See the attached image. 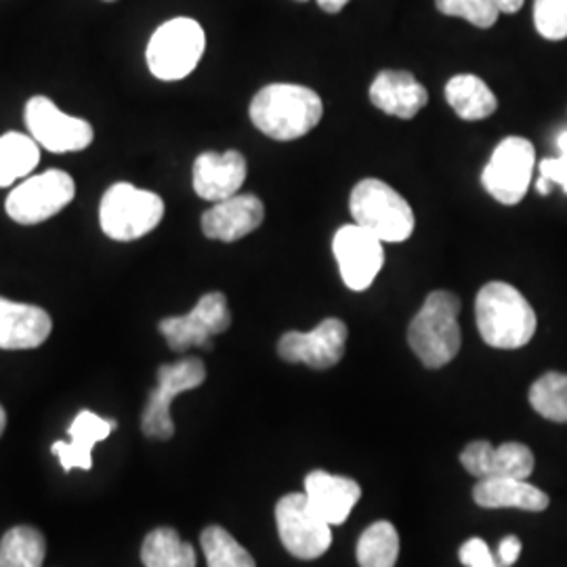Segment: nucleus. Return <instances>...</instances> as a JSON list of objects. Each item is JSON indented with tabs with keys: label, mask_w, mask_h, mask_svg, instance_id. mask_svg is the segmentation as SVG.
Wrapping results in <instances>:
<instances>
[{
	"label": "nucleus",
	"mask_w": 567,
	"mask_h": 567,
	"mask_svg": "<svg viewBox=\"0 0 567 567\" xmlns=\"http://www.w3.org/2000/svg\"><path fill=\"white\" fill-rule=\"evenodd\" d=\"M458 559L465 567H498L496 555L489 550L484 538H471L458 550Z\"/></svg>",
	"instance_id": "473e14b6"
},
{
	"label": "nucleus",
	"mask_w": 567,
	"mask_h": 567,
	"mask_svg": "<svg viewBox=\"0 0 567 567\" xmlns=\"http://www.w3.org/2000/svg\"><path fill=\"white\" fill-rule=\"evenodd\" d=\"M461 299L447 290H433L408 326V343L423 365L437 370L461 351Z\"/></svg>",
	"instance_id": "7ed1b4c3"
},
{
	"label": "nucleus",
	"mask_w": 567,
	"mask_h": 567,
	"mask_svg": "<svg viewBox=\"0 0 567 567\" xmlns=\"http://www.w3.org/2000/svg\"><path fill=\"white\" fill-rule=\"evenodd\" d=\"M4 426H7V412H4V408L0 405V435L4 433Z\"/></svg>",
	"instance_id": "4c0bfd02"
},
{
	"label": "nucleus",
	"mask_w": 567,
	"mask_h": 567,
	"mask_svg": "<svg viewBox=\"0 0 567 567\" xmlns=\"http://www.w3.org/2000/svg\"><path fill=\"white\" fill-rule=\"evenodd\" d=\"M299 2H305V0H299Z\"/></svg>",
	"instance_id": "ea45409f"
},
{
	"label": "nucleus",
	"mask_w": 567,
	"mask_h": 567,
	"mask_svg": "<svg viewBox=\"0 0 567 567\" xmlns=\"http://www.w3.org/2000/svg\"><path fill=\"white\" fill-rule=\"evenodd\" d=\"M265 219V206L255 194H236L215 203L203 215L206 238L219 243H238L259 229Z\"/></svg>",
	"instance_id": "dca6fc26"
},
{
	"label": "nucleus",
	"mask_w": 567,
	"mask_h": 567,
	"mask_svg": "<svg viewBox=\"0 0 567 567\" xmlns=\"http://www.w3.org/2000/svg\"><path fill=\"white\" fill-rule=\"evenodd\" d=\"M145 567H196V550L173 527L152 529L142 547Z\"/></svg>",
	"instance_id": "b1692460"
},
{
	"label": "nucleus",
	"mask_w": 567,
	"mask_h": 567,
	"mask_svg": "<svg viewBox=\"0 0 567 567\" xmlns=\"http://www.w3.org/2000/svg\"><path fill=\"white\" fill-rule=\"evenodd\" d=\"M534 166L536 150L532 142L524 137H507L496 145L482 173V183L494 200L515 206L526 198Z\"/></svg>",
	"instance_id": "9d476101"
},
{
	"label": "nucleus",
	"mask_w": 567,
	"mask_h": 567,
	"mask_svg": "<svg viewBox=\"0 0 567 567\" xmlns=\"http://www.w3.org/2000/svg\"><path fill=\"white\" fill-rule=\"evenodd\" d=\"M475 320L484 343L494 349H519L536 332V313L526 297L507 282H489L475 299Z\"/></svg>",
	"instance_id": "f03ea898"
},
{
	"label": "nucleus",
	"mask_w": 567,
	"mask_h": 567,
	"mask_svg": "<svg viewBox=\"0 0 567 567\" xmlns=\"http://www.w3.org/2000/svg\"><path fill=\"white\" fill-rule=\"evenodd\" d=\"M206 49L203 25L189 18L163 23L147 42V68L158 81H183L200 63Z\"/></svg>",
	"instance_id": "423d86ee"
},
{
	"label": "nucleus",
	"mask_w": 567,
	"mask_h": 567,
	"mask_svg": "<svg viewBox=\"0 0 567 567\" xmlns=\"http://www.w3.org/2000/svg\"><path fill=\"white\" fill-rule=\"evenodd\" d=\"M118 426L116 421H105L91 410H82L70 425V442H55L51 452L60 458L65 473L72 468L91 471L93 468V447L110 437V433Z\"/></svg>",
	"instance_id": "412c9836"
},
{
	"label": "nucleus",
	"mask_w": 567,
	"mask_h": 567,
	"mask_svg": "<svg viewBox=\"0 0 567 567\" xmlns=\"http://www.w3.org/2000/svg\"><path fill=\"white\" fill-rule=\"evenodd\" d=\"M494 555H496V564H498V567L515 566L517 559H519V555H522V540H519L517 536L508 534V536H505V538L501 540V545H498Z\"/></svg>",
	"instance_id": "72a5a7b5"
},
{
	"label": "nucleus",
	"mask_w": 567,
	"mask_h": 567,
	"mask_svg": "<svg viewBox=\"0 0 567 567\" xmlns=\"http://www.w3.org/2000/svg\"><path fill=\"white\" fill-rule=\"evenodd\" d=\"M229 326L231 311L224 292H208L187 316L161 320L158 330L173 351L183 353L189 347L210 349V339L224 334Z\"/></svg>",
	"instance_id": "9b49d317"
},
{
	"label": "nucleus",
	"mask_w": 567,
	"mask_h": 567,
	"mask_svg": "<svg viewBox=\"0 0 567 567\" xmlns=\"http://www.w3.org/2000/svg\"><path fill=\"white\" fill-rule=\"evenodd\" d=\"M76 196L74 179L51 168L41 175L28 177L7 196V215L20 225H39L61 213Z\"/></svg>",
	"instance_id": "1a4fd4ad"
},
{
	"label": "nucleus",
	"mask_w": 567,
	"mask_h": 567,
	"mask_svg": "<svg viewBox=\"0 0 567 567\" xmlns=\"http://www.w3.org/2000/svg\"><path fill=\"white\" fill-rule=\"evenodd\" d=\"M557 147H559V156L567 158V131L559 133V137H557Z\"/></svg>",
	"instance_id": "e433bc0d"
},
{
	"label": "nucleus",
	"mask_w": 567,
	"mask_h": 567,
	"mask_svg": "<svg viewBox=\"0 0 567 567\" xmlns=\"http://www.w3.org/2000/svg\"><path fill=\"white\" fill-rule=\"evenodd\" d=\"M246 158L238 150L204 152L194 163V192L208 203H221L240 192L246 182Z\"/></svg>",
	"instance_id": "2eb2a0df"
},
{
	"label": "nucleus",
	"mask_w": 567,
	"mask_h": 567,
	"mask_svg": "<svg viewBox=\"0 0 567 567\" xmlns=\"http://www.w3.org/2000/svg\"><path fill=\"white\" fill-rule=\"evenodd\" d=\"M305 496L330 526H341L358 505L362 489L351 477L311 471L305 477Z\"/></svg>",
	"instance_id": "aec40b11"
},
{
	"label": "nucleus",
	"mask_w": 567,
	"mask_h": 567,
	"mask_svg": "<svg viewBox=\"0 0 567 567\" xmlns=\"http://www.w3.org/2000/svg\"><path fill=\"white\" fill-rule=\"evenodd\" d=\"M276 524L284 548L297 559H318L332 545V526L311 507L305 492L286 494L278 501Z\"/></svg>",
	"instance_id": "6e6552de"
},
{
	"label": "nucleus",
	"mask_w": 567,
	"mask_h": 567,
	"mask_svg": "<svg viewBox=\"0 0 567 567\" xmlns=\"http://www.w3.org/2000/svg\"><path fill=\"white\" fill-rule=\"evenodd\" d=\"M501 13H517L524 7V0H494Z\"/></svg>",
	"instance_id": "f704fd0d"
},
{
	"label": "nucleus",
	"mask_w": 567,
	"mask_h": 567,
	"mask_svg": "<svg viewBox=\"0 0 567 567\" xmlns=\"http://www.w3.org/2000/svg\"><path fill=\"white\" fill-rule=\"evenodd\" d=\"M358 564L360 567H395L400 557V536L389 522H377L365 527L358 540Z\"/></svg>",
	"instance_id": "bb28decb"
},
{
	"label": "nucleus",
	"mask_w": 567,
	"mask_h": 567,
	"mask_svg": "<svg viewBox=\"0 0 567 567\" xmlns=\"http://www.w3.org/2000/svg\"><path fill=\"white\" fill-rule=\"evenodd\" d=\"M534 23L547 41L567 39V0H534Z\"/></svg>",
	"instance_id": "7c9ffc66"
},
{
	"label": "nucleus",
	"mask_w": 567,
	"mask_h": 567,
	"mask_svg": "<svg viewBox=\"0 0 567 567\" xmlns=\"http://www.w3.org/2000/svg\"><path fill=\"white\" fill-rule=\"evenodd\" d=\"M529 404L543 419L553 423H567V374H543L529 389Z\"/></svg>",
	"instance_id": "cd10ccee"
},
{
	"label": "nucleus",
	"mask_w": 567,
	"mask_h": 567,
	"mask_svg": "<svg viewBox=\"0 0 567 567\" xmlns=\"http://www.w3.org/2000/svg\"><path fill=\"white\" fill-rule=\"evenodd\" d=\"M370 102L389 116L410 121L425 107L429 93L414 74L404 70H383L370 84Z\"/></svg>",
	"instance_id": "6ab92c4d"
},
{
	"label": "nucleus",
	"mask_w": 567,
	"mask_h": 567,
	"mask_svg": "<svg viewBox=\"0 0 567 567\" xmlns=\"http://www.w3.org/2000/svg\"><path fill=\"white\" fill-rule=\"evenodd\" d=\"M248 114L269 140L295 142L320 124L324 103L309 86L276 82L267 84L252 97Z\"/></svg>",
	"instance_id": "f257e3e1"
},
{
	"label": "nucleus",
	"mask_w": 567,
	"mask_h": 567,
	"mask_svg": "<svg viewBox=\"0 0 567 567\" xmlns=\"http://www.w3.org/2000/svg\"><path fill=\"white\" fill-rule=\"evenodd\" d=\"M200 545L208 567H257L252 555L221 526L206 527Z\"/></svg>",
	"instance_id": "c85d7f7f"
},
{
	"label": "nucleus",
	"mask_w": 567,
	"mask_h": 567,
	"mask_svg": "<svg viewBox=\"0 0 567 567\" xmlns=\"http://www.w3.org/2000/svg\"><path fill=\"white\" fill-rule=\"evenodd\" d=\"M473 501L484 508H522L532 513L548 507V496L540 487L517 477L480 480L473 487Z\"/></svg>",
	"instance_id": "4be33fe9"
},
{
	"label": "nucleus",
	"mask_w": 567,
	"mask_h": 567,
	"mask_svg": "<svg viewBox=\"0 0 567 567\" xmlns=\"http://www.w3.org/2000/svg\"><path fill=\"white\" fill-rule=\"evenodd\" d=\"M440 13L450 18H461L477 28H492L498 21V7L494 0H435Z\"/></svg>",
	"instance_id": "c756f323"
},
{
	"label": "nucleus",
	"mask_w": 567,
	"mask_h": 567,
	"mask_svg": "<svg viewBox=\"0 0 567 567\" xmlns=\"http://www.w3.org/2000/svg\"><path fill=\"white\" fill-rule=\"evenodd\" d=\"M461 463L477 480L517 477L527 480L534 471V454L529 447L507 442L494 447L486 440L471 442L461 454Z\"/></svg>",
	"instance_id": "f3484780"
},
{
	"label": "nucleus",
	"mask_w": 567,
	"mask_h": 567,
	"mask_svg": "<svg viewBox=\"0 0 567 567\" xmlns=\"http://www.w3.org/2000/svg\"><path fill=\"white\" fill-rule=\"evenodd\" d=\"M25 126L30 137L53 154L81 152L93 143V126L82 118L63 114L55 103L37 95L25 103Z\"/></svg>",
	"instance_id": "f8f14e48"
},
{
	"label": "nucleus",
	"mask_w": 567,
	"mask_h": 567,
	"mask_svg": "<svg viewBox=\"0 0 567 567\" xmlns=\"http://www.w3.org/2000/svg\"><path fill=\"white\" fill-rule=\"evenodd\" d=\"M339 271L349 290H368L385 265V243L360 225L339 227L332 240Z\"/></svg>",
	"instance_id": "ddd939ff"
},
{
	"label": "nucleus",
	"mask_w": 567,
	"mask_h": 567,
	"mask_svg": "<svg viewBox=\"0 0 567 567\" xmlns=\"http://www.w3.org/2000/svg\"><path fill=\"white\" fill-rule=\"evenodd\" d=\"M47 540L37 527H11L0 540V567H42Z\"/></svg>",
	"instance_id": "a878e982"
},
{
	"label": "nucleus",
	"mask_w": 567,
	"mask_h": 567,
	"mask_svg": "<svg viewBox=\"0 0 567 567\" xmlns=\"http://www.w3.org/2000/svg\"><path fill=\"white\" fill-rule=\"evenodd\" d=\"M347 2H349V0H318L320 9L326 11V13H341Z\"/></svg>",
	"instance_id": "c9c22d12"
},
{
	"label": "nucleus",
	"mask_w": 567,
	"mask_h": 567,
	"mask_svg": "<svg viewBox=\"0 0 567 567\" xmlns=\"http://www.w3.org/2000/svg\"><path fill=\"white\" fill-rule=\"evenodd\" d=\"M540 177L536 182V189L538 194L548 196L553 185H561V189L567 194V158L559 156V158H545L540 166Z\"/></svg>",
	"instance_id": "2f4dec72"
},
{
	"label": "nucleus",
	"mask_w": 567,
	"mask_h": 567,
	"mask_svg": "<svg viewBox=\"0 0 567 567\" xmlns=\"http://www.w3.org/2000/svg\"><path fill=\"white\" fill-rule=\"evenodd\" d=\"M349 330L343 320L326 318L311 332L290 330L278 343V355L288 364L328 370L343 360Z\"/></svg>",
	"instance_id": "4468645a"
},
{
	"label": "nucleus",
	"mask_w": 567,
	"mask_h": 567,
	"mask_svg": "<svg viewBox=\"0 0 567 567\" xmlns=\"http://www.w3.org/2000/svg\"><path fill=\"white\" fill-rule=\"evenodd\" d=\"M105 2H116V0H105Z\"/></svg>",
	"instance_id": "58836bf2"
},
{
	"label": "nucleus",
	"mask_w": 567,
	"mask_h": 567,
	"mask_svg": "<svg viewBox=\"0 0 567 567\" xmlns=\"http://www.w3.org/2000/svg\"><path fill=\"white\" fill-rule=\"evenodd\" d=\"M163 198L133 183H114L100 204L103 234L116 243H133L163 221Z\"/></svg>",
	"instance_id": "39448f33"
},
{
	"label": "nucleus",
	"mask_w": 567,
	"mask_h": 567,
	"mask_svg": "<svg viewBox=\"0 0 567 567\" xmlns=\"http://www.w3.org/2000/svg\"><path fill=\"white\" fill-rule=\"evenodd\" d=\"M446 102L456 116L471 122L489 118L498 107L492 89L475 74L452 76L446 84Z\"/></svg>",
	"instance_id": "5701e85b"
},
{
	"label": "nucleus",
	"mask_w": 567,
	"mask_h": 567,
	"mask_svg": "<svg viewBox=\"0 0 567 567\" xmlns=\"http://www.w3.org/2000/svg\"><path fill=\"white\" fill-rule=\"evenodd\" d=\"M41 163L39 143L23 133H4L0 137V187L28 177Z\"/></svg>",
	"instance_id": "393cba45"
},
{
	"label": "nucleus",
	"mask_w": 567,
	"mask_h": 567,
	"mask_svg": "<svg viewBox=\"0 0 567 567\" xmlns=\"http://www.w3.org/2000/svg\"><path fill=\"white\" fill-rule=\"evenodd\" d=\"M51 330L53 320L42 307L0 297V349H37L51 337Z\"/></svg>",
	"instance_id": "a211bd4d"
},
{
	"label": "nucleus",
	"mask_w": 567,
	"mask_h": 567,
	"mask_svg": "<svg viewBox=\"0 0 567 567\" xmlns=\"http://www.w3.org/2000/svg\"><path fill=\"white\" fill-rule=\"evenodd\" d=\"M349 210L353 224L385 244L405 243L416 225L414 210L404 196L374 177L362 179L353 187Z\"/></svg>",
	"instance_id": "20e7f679"
},
{
	"label": "nucleus",
	"mask_w": 567,
	"mask_h": 567,
	"mask_svg": "<svg viewBox=\"0 0 567 567\" xmlns=\"http://www.w3.org/2000/svg\"><path fill=\"white\" fill-rule=\"evenodd\" d=\"M206 381V368L200 358H183L175 364L158 368V385L150 391L143 410L142 431L145 437L168 442L175 435V423L171 419L173 400Z\"/></svg>",
	"instance_id": "0eeeda50"
}]
</instances>
